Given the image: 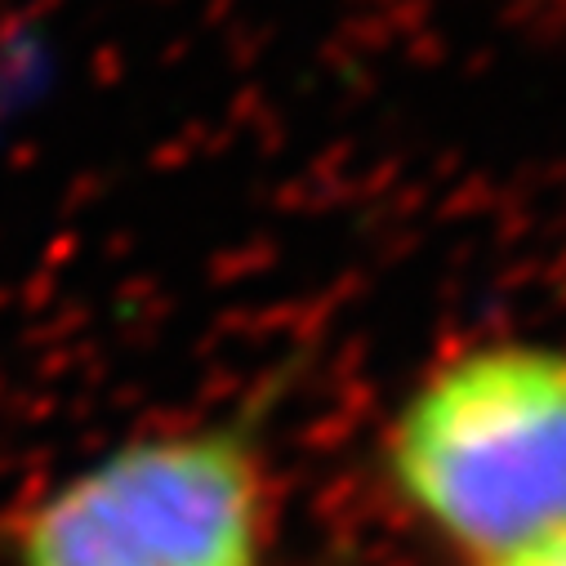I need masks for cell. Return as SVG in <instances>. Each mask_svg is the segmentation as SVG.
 Listing matches in <instances>:
<instances>
[{
  "label": "cell",
  "mask_w": 566,
  "mask_h": 566,
  "mask_svg": "<svg viewBox=\"0 0 566 566\" xmlns=\"http://www.w3.org/2000/svg\"><path fill=\"white\" fill-rule=\"evenodd\" d=\"M276 478L250 415L129 433L0 522L6 566H268Z\"/></svg>",
  "instance_id": "7a4b0ae2"
},
{
  "label": "cell",
  "mask_w": 566,
  "mask_h": 566,
  "mask_svg": "<svg viewBox=\"0 0 566 566\" xmlns=\"http://www.w3.org/2000/svg\"><path fill=\"white\" fill-rule=\"evenodd\" d=\"M469 566H566V522L553 526V531H539L513 548H500V553H486Z\"/></svg>",
  "instance_id": "3957f363"
},
{
  "label": "cell",
  "mask_w": 566,
  "mask_h": 566,
  "mask_svg": "<svg viewBox=\"0 0 566 566\" xmlns=\"http://www.w3.org/2000/svg\"><path fill=\"white\" fill-rule=\"evenodd\" d=\"M384 473L406 513L478 562L566 522V344L447 348L397 401Z\"/></svg>",
  "instance_id": "6da1fadb"
}]
</instances>
